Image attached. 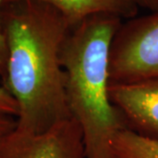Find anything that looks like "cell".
<instances>
[{
    "label": "cell",
    "mask_w": 158,
    "mask_h": 158,
    "mask_svg": "<svg viewBox=\"0 0 158 158\" xmlns=\"http://www.w3.org/2000/svg\"><path fill=\"white\" fill-rule=\"evenodd\" d=\"M4 4V0H0V11ZM7 71V48L6 40L1 28V19H0V78L2 80V85H4L6 78Z\"/></svg>",
    "instance_id": "9"
},
{
    "label": "cell",
    "mask_w": 158,
    "mask_h": 158,
    "mask_svg": "<svg viewBox=\"0 0 158 158\" xmlns=\"http://www.w3.org/2000/svg\"><path fill=\"white\" fill-rule=\"evenodd\" d=\"M122 19L96 14L69 31L62 50L69 112L83 132L87 158H115L113 138L127 129L109 96V57Z\"/></svg>",
    "instance_id": "2"
},
{
    "label": "cell",
    "mask_w": 158,
    "mask_h": 158,
    "mask_svg": "<svg viewBox=\"0 0 158 158\" xmlns=\"http://www.w3.org/2000/svg\"><path fill=\"white\" fill-rule=\"evenodd\" d=\"M110 85L158 77V10L122 22L109 57Z\"/></svg>",
    "instance_id": "3"
},
{
    "label": "cell",
    "mask_w": 158,
    "mask_h": 158,
    "mask_svg": "<svg viewBox=\"0 0 158 158\" xmlns=\"http://www.w3.org/2000/svg\"><path fill=\"white\" fill-rule=\"evenodd\" d=\"M20 0H4V4ZM50 5L62 13L73 28L85 19L105 13L121 19L136 17L139 7L135 0H35ZM3 4V5H4Z\"/></svg>",
    "instance_id": "6"
},
{
    "label": "cell",
    "mask_w": 158,
    "mask_h": 158,
    "mask_svg": "<svg viewBox=\"0 0 158 158\" xmlns=\"http://www.w3.org/2000/svg\"><path fill=\"white\" fill-rule=\"evenodd\" d=\"M17 119L14 117L0 114V140L15 129Z\"/></svg>",
    "instance_id": "10"
},
{
    "label": "cell",
    "mask_w": 158,
    "mask_h": 158,
    "mask_svg": "<svg viewBox=\"0 0 158 158\" xmlns=\"http://www.w3.org/2000/svg\"><path fill=\"white\" fill-rule=\"evenodd\" d=\"M0 114L8 115L17 118L19 106L13 97L0 84Z\"/></svg>",
    "instance_id": "8"
},
{
    "label": "cell",
    "mask_w": 158,
    "mask_h": 158,
    "mask_svg": "<svg viewBox=\"0 0 158 158\" xmlns=\"http://www.w3.org/2000/svg\"><path fill=\"white\" fill-rule=\"evenodd\" d=\"M0 158H87L81 127L74 118L40 134L14 129L0 140Z\"/></svg>",
    "instance_id": "4"
},
{
    "label": "cell",
    "mask_w": 158,
    "mask_h": 158,
    "mask_svg": "<svg viewBox=\"0 0 158 158\" xmlns=\"http://www.w3.org/2000/svg\"><path fill=\"white\" fill-rule=\"evenodd\" d=\"M7 48L3 86L19 106L15 129L40 134L72 118L62 50L71 27L55 7L35 0L6 3L0 11Z\"/></svg>",
    "instance_id": "1"
},
{
    "label": "cell",
    "mask_w": 158,
    "mask_h": 158,
    "mask_svg": "<svg viewBox=\"0 0 158 158\" xmlns=\"http://www.w3.org/2000/svg\"><path fill=\"white\" fill-rule=\"evenodd\" d=\"M115 158H158V140L128 129L120 131L112 142Z\"/></svg>",
    "instance_id": "7"
},
{
    "label": "cell",
    "mask_w": 158,
    "mask_h": 158,
    "mask_svg": "<svg viewBox=\"0 0 158 158\" xmlns=\"http://www.w3.org/2000/svg\"><path fill=\"white\" fill-rule=\"evenodd\" d=\"M135 2L138 7L145 8L151 11L158 10V0H135Z\"/></svg>",
    "instance_id": "11"
},
{
    "label": "cell",
    "mask_w": 158,
    "mask_h": 158,
    "mask_svg": "<svg viewBox=\"0 0 158 158\" xmlns=\"http://www.w3.org/2000/svg\"><path fill=\"white\" fill-rule=\"evenodd\" d=\"M109 96L127 129L158 140V77L110 85Z\"/></svg>",
    "instance_id": "5"
}]
</instances>
